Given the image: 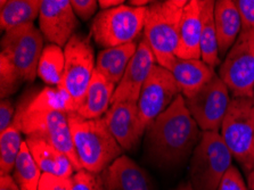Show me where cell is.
Segmentation results:
<instances>
[{
    "label": "cell",
    "instance_id": "35",
    "mask_svg": "<svg viewBox=\"0 0 254 190\" xmlns=\"http://www.w3.org/2000/svg\"><path fill=\"white\" fill-rule=\"evenodd\" d=\"M15 110L13 103L9 99H1L0 103V132H3L13 124Z\"/></svg>",
    "mask_w": 254,
    "mask_h": 190
},
{
    "label": "cell",
    "instance_id": "25",
    "mask_svg": "<svg viewBox=\"0 0 254 190\" xmlns=\"http://www.w3.org/2000/svg\"><path fill=\"white\" fill-rule=\"evenodd\" d=\"M214 3L212 0H206L202 13V33H201V60L210 67L220 65L217 31L214 25Z\"/></svg>",
    "mask_w": 254,
    "mask_h": 190
},
{
    "label": "cell",
    "instance_id": "6",
    "mask_svg": "<svg viewBox=\"0 0 254 190\" xmlns=\"http://www.w3.org/2000/svg\"><path fill=\"white\" fill-rule=\"evenodd\" d=\"M147 7L121 5L112 9L101 10L91 24V34L96 44L103 48L136 42L144 30Z\"/></svg>",
    "mask_w": 254,
    "mask_h": 190
},
{
    "label": "cell",
    "instance_id": "36",
    "mask_svg": "<svg viewBox=\"0 0 254 190\" xmlns=\"http://www.w3.org/2000/svg\"><path fill=\"white\" fill-rule=\"evenodd\" d=\"M0 190H21L20 186L14 180L13 176L0 177Z\"/></svg>",
    "mask_w": 254,
    "mask_h": 190
},
{
    "label": "cell",
    "instance_id": "27",
    "mask_svg": "<svg viewBox=\"0 0 254 190\" xmlns=\"http://www.w3.org/2000/svg\"><path fill=\"white\" fill-rule=\"evenodd\" d=\"M42 172L31 154L28 143H22L20 154L15 162L13 178L21 190H38Z\"/></svg>",
    "mask_w": 254,
    "mask_h": 190
},
{
    "label": "cell",
    "instance_id": "17",
    "mask_svg": "<svg viewBox=\"0 0 254 190\" xmlns=\"http://www.w3.org/2000/svg\"><path fill=\"white\" fill-rule=\"evenodd\" d=\"M103 176L106 190H155L148 173L128 156L117 158Z\"/></svg>",
    "mask_w": 254,
    "mask_h": 190
},
{
    "label": "cell",
    "instance_id": "19",
    "mask_svg": "<svg viewBox=\"0 0 254 190\" xmlns=\"http://www.w3.org/2000/svg\"><path fill=\"white\" fill-rule=\"evenodd\" d=\"M25 141L42 173L62 178L73 177L75 170L66 155L37 135H28Z\"/></svg>",
    "mask_w": 254,
    "mask_h": 190
},
{
    "label": "cell",
    "instance_id": "22",
    "mask_svg": "<svg viewBox=\"0 0 254 190\" xmlns=\"http://www.w3.org/2000/svg\"><path fill=\"white\" fill-rule=\"evenodd\" d=\"M18 107L28 112H61L70 114L78 111V104L64 86L46 87L31 96H24Z\"/></svg>",
    "mask_w": 254,
    "mask_h": 190
},
{
    "label": "cell",
    "instance_id": "5",
    "mask_svg": "<svg viewBox=\"0 0 254 190\" xmlns=\"http://www.w3.org/2000/svg\"><path fill=\"white\" fill-rule=\"evenodd\" d=\"M13 124L26 137H40L66 155L75 172L83 170L76 154L67 114L61 112H28L17 107Z\"/></svg>",
    "mask_w": 254,
    "mask_h": 190
},
{
    "label": "cell",
    "instance_id": "32",
    "mask_svg": "<svg viewBox=\"0 0 254 190\" xmlns=\"http://www.w3.org/2000/svg\"><path fill=\"white\" fill-rule=\"evenodd\" d=\"M38 190H72V180L71 178L42 173Z\"/></svg>",
    "mask_w": 254,
    "mask_h": 190
},
{
    "label": "cell",
    "instance_id": "23",
    "mask_svg": "<svg viewBox=\"0 0 254 190\" xmlns=\"http://www.w3.org/2000/svg\"><path fill=\"white\" fill-rule=\"evenodd\" d=\"M137 48V42H131L102 50L96 61V71L101 73L110 82L118 86L136 54Z\"/></svg>",
    "mask_w": 254,
    "mask_h": 190
},
{
    "label": "cell",
    "instance_id": "34",
    "mask_svg": "<svg viewBox=\"0 0 254 190\" xmlns=\"http://www.w3.org/2000/svg\"><path fill=\"white\" fill-rule=\"evenodd\" d=\"M71 5L76 16L81 18L82 21H88L94 16L97 10L98 1L96 0H72Z\"/></svg>",
    "mask_w": 254,
    "mask_h": 190
},
{
    "label": "cell",
    "instance_id": "1",
    "mask_svg": "<svg viewBox=\"0 0 254 190\" xmlns=\"http://www.w3.org/2000/svg\"><path fill=\"white\" fill-rule=\"evenodd\" d=\"M186 106L183 95L146 130V150L153 163L173 168L193 155L202 132Z\"/></svg>",
    "mask_w": 254,
    "mask_h": 190
},
{
    "label": "cell",
    "instance_id": "26",
    "mask_svg": "<svg viewBox=\"0 0 254 190\" xmlns=\"http://www.w3.org/2000/svg\"><path fill=\"white\" fill-rule=\"evenodd\" d=\"M64 49L54 44L45 46L38 65V76L48 86L62 87L64 83Z\"/></svg>",
    "mask_w": 254,
    "mask_h": 190
},
{
    "label": "cell",
    "instance_id": "2",
    "mask_svg": "<svg viewBox=\"0 0 254 190\" xmlns=\"http://www.w3.org/2000/svg\"><path fill=\"white\" fill-rule=\"evenodd\" d=\"M74 147L82 169L103 173L122 156V148L111 133L104 119L87 120L76 112L67 114Z\"/></svg>",
    "mask_w": 254,
    "mask_h": 190
},
{
    "label": "cell",
    "instance_id": "14",
    "mask_svg": "<svg viewBox=\"0 0 254 190\" xmlns=\"http://www.w3.org/2000/svg\"><path fill=\"white\" fill-rule=\"evenodd\" d=\"M155 63V55L144 38L138 44L136 54L127 67L120 83L115 88L111 104L129 103L137 105L141 89L156 65Z\"/></svg>",
    "mask_w": 254,
    "mask_h": 190
},
{
    "label": "cell",
    "instance_id": "40",
    "mask_svg": "<svg viewBox=\"0 0 254 190\" xmlns=\"http://www.w3.org/2000/svg\"><path fill=\"white\" fill-rule=\"evenodd\" d=\"M248 186L250 190H254V170L252 172L249 173L248 178Z\"/></svg>",
    "mask_w": 254,
    "mask_h": 190
},
{
    "label": "cell",
    "instance_id": "20",
    "mask_svg": "<svg viewBox=\"0 0 254 190\" xmlns=\"http://www.w3.org/2000/svg\"><path fill=\"white\" fill-rule=\"evenodd\" d=\"M214 25L217 31L219 55L225 58L242 32L241 15L235 1L218 0L214 3Z\"/></svg>",
    "mask_w": 254,
    "mask_h": 190
},
{
    "label": "cell",
    "instance_id": "42",
    "mask_svg": "<svg viewBox=\"0 0 254 190\" xmlns=\"http://www.w3.org/2000/svg\"><path fill=\"white\" fill-rule=\"evenodd\" d=\"M253 102H254V87H253Z\"/></svg>",
    "mask_w": 254,
    "mask_h": 190
},
{
    "label": "cell",
    "instance_id": "21",
    "mask_svg": "<svg viewBox=\"0 0 254 190\" xmlns=\"http://www.w3.org/2000/svg\"><path fill=\"white\" fill-rule=\"evenodd\" d=\"M115 88L117 86L114 83L110 82L95 68L89 87L76 113L87 120L103 118L112 105L111 103Z\"/></svg>",
    "mask_w": 254,
    "mask_h": 190
},
{
    "label": "cell",
    "instance_id": "7",
    "mask_svg": "<svg viewBox=\"0 0 254 190\" xmlns=\"http://www.w3.org/2000/svg\"><path fill=\"white\" fill-rule=\"evenodd\" d=\"M220 131L233 157L246 171L251 172L254 138L253 98H233Z\"/></svg>",
    "mask_w": 254,
    "mask_h": 190
},
{
    "label": "cell",
    "instance_id": "4",
    "mask_svg": "<svg viewBox=\"0 0 254 190\" xmlns=\"http://www.w3.org/2000/svg\"><path fill=\"white\" fill-rule=\"evenodd\" d=\"M233 155L219 132H202L190 165V182L194 190H218L232 166Z\"/></svg>",
    "mask_w": 254,
    "mask_h": 190
},
{
    "label": "cell",
    "instance_id": "3",
    "mask_svg": "<svg viewBox=\"0 0 254 190\" xmlns=\"http://www.w3.org/2000/svg\"><path fill=\"white\" fill-rule=\"evenodd\" d=\"M186 0L154 1L147 6L144 25L145 40L160 66L170 69L177 60L179 29Z\"/></svg>",
    "mask_w": 254,
    "mask_h": 190
},
{
    "label": "cell",
    "instance_id": "41",
    "mask_svg": "<svg viewBox=\"0 0 254 190\" xmlns=\"http://www.w3.org/2000/svg\"><path fill=\"white\" fill-rule=\"evenodd\" d=\"M254 170V138H253V148H252V157H251V172Z\"/></svg>",
    "mask_w": 254,
    "mask_h": 190
},
{
    "label": "cell",
    "instance_id": "10",
    "mask_svg": "<svg viewBox=\"0 0 254 190\" xmlns=\"http://www.w3.org/2000/svg\"><path fill=\"white\" fill-rule=\"evenodd\" d=\"M63 86L78 104L82 103L95 72V54L90 38L75 33L64 47Z\"/></svg>",
    "mask_w": 254,
    "mask_h": 190
},
{
    "label": "cell",
    "instance_id": "33",
    "mask_svg": "<svg viewBox=\"0 0 254 190\" xmlns=\"http://www.w3.org/2000/svg\"><path fill=\"white\" fill-rule=\"evenodd\" d=\"M235 5L241 15L242 30H254V0H236Z\"/></svg>",
    "mask_w": 254,
    "mask_h": 190
},
{
    "label": "cell",
    "instance_id": "38",
    "mask_svg": "<svg viewBox=\"0 0 254 190\" xmlns=\"http://www.w3.org/2000/svg\"><path fill=\"white\" fill-rule=\"evenodd\" d=\"M152 1H147V0H131L129 1L130 6L132 7H147Z\"/></svg>",
    "mask_w": 254,
    "mask_h": 190
},
{
    "label": "cell",
    "instance_id": "24",
    "mask_svg": "<svg viewBox=\"0 0 254 190\" xmlns=\"http://www.w3.org/2000/svg\"><path fill=\"white\" fill-rule=\"evenodd\" d=\"M42 0H1L0 26L5 32L17 26L33 23L39 17Z\"/></svg>",
    "mask_w": 254,
    "mask_h": 190
},
{
    "label": "cell",
    "instance_id": "15",
    "mask_svg": "<svg viewBox=\"0 0 254 190\" xmlns=\"http://www.w3.org/2000/svg\"><path fill=\"white\" fill-rule=\"evenodd\" d=\"M103 119L123 150H131L146 132L141 126L136 104L111 105Z\"/></svg>",
    "mask_w": 254,
    "mask_h": 190
},
{
    "label": "cell",
    "instance_id": "28",
    "mask_svg": "<svg viewBox=\"0 0 254 190\" xmlns=\"http://www.w3.org/2000/svg\"><path fill=\"white\" fill-rule=\"evenodd\" d=\"M23 141L21 131L14 124L0 132V176H9L14 171Z\"/></svg>",
    "mask_w": 254,
    "mask_h": 190
},
{
    "label": "cell",
    "instance_id": "9",
    "mask_svg": "<svg viewBox=\"0 0 254 190\" xmlns=\"http://www.w3.org/2000/svg\"><path fill=\"white\" fill-rule=\"evenodd\" d=\"M44 48V36L33 23L5 32L1 39V54L13 62L24 81L36 79Z\"/></svg>",
    "mask_w": 254,
    "mask_h": 190
},
{
    "label": "cell",
    "instance_id": "31",
    "mask_svg": "<svg viewBox=\"0 0 254 190\" xmlns=\"http://www.w3.org/2000/svg\"><path fill=\"white\" fill-rule=\"evenodd\" d=\"M218 190H249V187L245 185L238 169L232 165L222 177Z\"/></svg>",
    "mask_w": 254,
    "mask_h": 190
},
{
    "label": "cell",
    "instance_id": "30",
    "mask_svg": "<svg viewBox=\"0 0 254 190\" xmlns=\"http://www.w3.org/2000/svg\"><path fill=\"white\" fill-rule=\"evenodd\" d=\"M72 190H106L103 173H91L81 170L73 174Z\"/></svg>",
    "mask_w": 254,
    "mask_h": 190
},
{
    "label": "cell",
    "instance_id": "18",
    "mask_svg": "<svg viewBox=\"0 0 254 190\" xmlns=\"http://www.w3.org/2000/svg\"><path fill=\"white\" fill-rule=\"evenodd\" d=\"M169 71L175 77L184 98L194 96L217 75L214 68L206 65L202 60L177 58Z\"/></svg>",
    "mask_w": 254,
    "mask_h": 190
},
{
    "label": "cell",
    "instance_id": "8",
    "mask_svg": "<svg viewBox=\"0 0 254 190\" xmlns=\"http://www.w3.org/2000/svg\"><path fill=\"white\" fill-rule=\"evenodd\" d=\"M233 98H253L254 30H242L219 68Z\"/></svg>",
    "mask_w": 254,
    "mask_h": 190
},
{
    "label": "cell",
    "instance_id": "29",
    "mask_svg": "<svg viewBox=\"0 0 254 190\" xmlns=\"http://www.w3.org/2000/svg\"><path fill=\"white\" fill-rule=\"evenodd\" d=\"M22 76L8 57L0 54V95L1 99L13 95L20 87Z\"/></svg>",
    "mask_w": 254,
    "mask_h": 190
},
{
    "label": "cell",
    "instance_id": "16",
    "mask_svg": "<svg viewBox=\"0 0 254 190\" xmlns=\"http://www.w3.org/2000/svg\"><path fill=\"white\" fill-rule=\"evenodd\" d=\"M206 0H190L184 8L177 58L201 60L202 13Z\"/></svg>",
    "mask_w": 254,
    "mask_h": 190
},
{
    "label": "cell",
    "instance_id": "37",
    "mask_svg": "<svg viewBox=\"0 0 254 190\" xmlns=\"http://www.w3.org/2000/svg\"><path fill=\"white\" fill-rule=\"evenodd\" d=\"M123 3H125L123 0H99L98 6L101 7L102 10H107L121 6Z\"/></svg>",
    "mask_w": 254,
    "mask_h": 190
},
{
    "label": "cell",
    "instance_id": "13",
    "mask_svg": "<svg viewBox=\"0 0 254 190\" xmlns=\"http://www.w3.org/2000/svg\"><path fill=\"white\" fill-rule=\"evenodd\" d=\"M79 22L68 0H42L39 26L51 44L65 47L75 34Z\"/></svg>",
    "mask_w": 254,
    "mask_h": 190
},
{
    "label": "cell",
    "instance_id": "11",
    "mask_svg": "<svg viewBox=\"0 0 254 190\" xmlns=\"http://www.w3.org/2000/svg\"><path fill=\"white\" fill-rule=\"evenodd\" d=\"M185 102L202 132H219L232 99L224 81L215 75L194 96L185 98Z\"/></svg>",
    "mask_w": 254,
    "mask_h": 190
},
{
    "label": "cell",
    "instance_id": "12",
    "mask_svg": "<svg viewBox=\"0 0 254 190\" xmlns=\"http://www.w3.org/2000/svg\"><path fill=\"white\" fill-rule=\"evenodd\" d=\"M180 94L175 77L169 69L155 65L142 87L137 107L141 126L147 127L167 111Z\"/></svg>",
    "mask_w": 254,
    "mask_h": 190
},
{
    "label": "cell",
    "instance_id": "39",
    "mask_svg": "<svg viewBox=\"0 0 254 190\" xmlns=\"http://www.w3.org/2000/svg\"><path fill=\"white\" fill-rule=\"evenodd\" d=\"M173 190H194V189L191 187L190 182H183V184H180L178 187Z\"/></svg>",
    "mask_w": 254,
    "mask_h": 190
}]
</instances>
